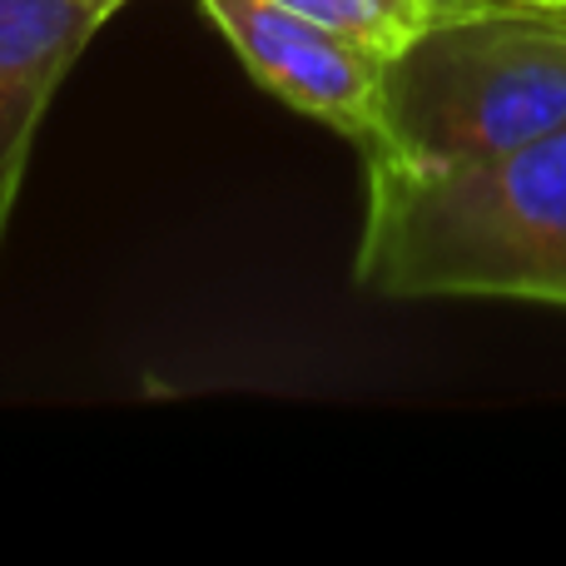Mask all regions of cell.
I'll return each mask as SVG.
<instances>
[{"instance_id": "cell-5", "label": "cell", "mask_w": 566, "mask_h": 566, "mask_svg": "<svg viewBox=\"0 0 566 566\" xmlns=\"http://www.w3.org/2000/svg\"><path fill=\"white\" fill-rule=\"evenodd\" d=\"M274 6L318 20V25L358 40V45H368L373 55H382V60L398 55L428 20L442 15L428 0H274Z\"/></svg>"}, {"instance_id": "cell-9", "label": "cell", "mask_w": 566, "mask_h": 566, "mask_svg": "<svg viewBox=\"0 0 566 566\" xmlns=\"http://www.w3.org/2000/svg\"><path fill=\"white\" fill-rule=\"evenodd\" d=\"M517 6H532V0H517Z\"/></svg>"}, {"instance_id": "cell-7", "label": "cell", "mask_w": 566, "mask_h": 566, "mask_svg": "<svg viewBox=\"0 0 566 566\" xmlns=\"http://www.w3.org/2000/svg\"><path fill=\"white\" fill-rule=\"evenodd\" d=\"M532 6H542V10H562V15H566V0H532Z\"/></svg>"}, {"instance_id": "cell-3", "label": "cell", "mask_w": 566, "mask_h": 566, "mask_svg": "<svg viewBox=\"0 0 566 566\" xmlns=\"http://www.w3.org/2000/svg\"><path fill=\"white\" fill-rule=\"evenodd\" d=\"M244 70L289 109L328 125L358 155L382 139V55L368 45L283 10L274 0H195Z\"/></svg>"}, {"instance_id": "cell-1", "label": "cell", "mask_w": 566, "mask_h": 566, "mask_svg": "<svg viewBox=\"0 0 566 566\" xmlns=\"http://www.w3.org/2000/svg\"><path fill=\"white\" fill-rule=\"evenodd\" d=\"M363 189L358 289L566 308V125L482 165L363 159Z\"/></svg>"}, {"instance_id": "cell-8", "label": "cell", "mask_w": 566, "mask_h": 566, "mask_svg": "<svg viewBox=\"0 0 566 566\" xmlns=\"http://www.w3.org/2000/svg\"><path fill=\"white\" fill-rule=\"evenodd\" d=\"M105 6H109V10H119V6H129V0H105Z\"/></svg>"}, {"instance_id": "cell-6", "label": "cell", "mask_w": 566, "mask_h": 566, "mask_svg": "<svg viewBox=\"0 0 566 566\" xmlns=\"http://www.w3.org/2000/svg\"><path fill=\"white\" fill-rule=\"evenodd\" d=\"M442 15H462V10H482V6H517V0H428Z\"/></svg>"}, {"instance_id": "cell-4", "label": "cell", "mask_w": 566, "mask_h": 566, "mask_svg": "<svg viewBox=\"0 0 566 566\" xmlns=\"http://www.w3.org/2000/svg\"><path fill=\"white\" fill-rule=\"evenodd\" d=\"M109 15L105 0H0V239L15 214L40 119Z\"/></svg>"}, {"instance_id": "cell-2", "label": "cell", "mask_w": 566, "mask_h": 566, "mask_svg": "<svg viewBox=\"0 0 566 566\" xmlns=\"http://www.w3.org/2000/svg\"><path fill=\"white\" fill-rule=\"evenodd\" d=\"M566 125V15L482 6L438 15L382 60V139L363 159L452 169Z\"/></svg>"}]
</instances>
